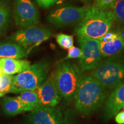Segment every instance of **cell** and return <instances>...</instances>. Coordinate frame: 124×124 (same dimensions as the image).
<instances>
[{"mask_svg":"<svg viewBox=\"0 0 124 124\" xmlns=\"http://www.w3.org/2000/svg\"><path fill=\"white\" fill-rule=\"evenodd\" d=\"M106 98V89L91 75H80L73 100L76 110L89 116L99 109Z\"/></svg>","mask_w":124,"mask_h":124,"instance_id":"6da1fadb","label":"cell"},{"mask_svg":"<svg viewBox=\"0 0 124 124\" xmlns=\"http://www.w3.org/2000/svg\"><path fill=\"white\" fill-rule=\"evenodd\" d=\"M115 17L110 10L89 7L84 17L76 27L78 36L100 39L110 30Z\"/></svg>","mask_w":124,"mask_h":124,"instance_id":"7a4b0ae2","label":"cell"},{"mask_svg":"<svg viewBox=\"0 0 124 124\" xmlns=\"http://www.w3.org/2000/svg\"><path fill=\"white\" fill-rule=\"evenodd\" d=\"M116 56L101 61L91 70L90 75L106 89H115L124 82V60Z\"/></svg>","mask_w":124,"mask_h":124,"instance_id":"3957f363","label":"cell"},{"mask_svg":"<svg viewBox=\"0 0 124 124\" xmlns=\"http://www.w3.org/2000/svg\"><path fill=\"white\" fill-rule=\"evenodd\" d=\"M49 64L46 61L31 65L22 72L13 76L12 93L20 94L26 91H36L46 80Z\"/></svg>","mask_w":124,"mask_h":124,"instance_id":"277c9868","label":"cell"},{"mask_svg":"<svg viewBox=\"0 0 124 124\" xmlns=\"http://www.w3.org/2000/svg\"><path fill=\"white\" fill-rule=\"evenodd\" d=\"M81 74L79 66L70 62H62L57 67L54 81L61 97L67 101L73 100Z\"/></svg>","mask_w":124,"mask_h":124,"instance_id":"5b68a950","label":"cell"},{"mask_svg":"<svg viewBox=\"0 0 124 124\" xmlns=\"http://www.w3.org/2000/svg\"><path fill=\"white\" fill-rule=\"evenodd\" d=\"M78 38L82 51L81 57L79 59L78 66L82 73L94 69L101 61L102 56L98 39L83 36H78Z\"/></svg>","mask_w":124,"mask_h":124,"instance_id":"8992f818","label":"cell"},{"mask_svg":"<svg viewBox=\"0 0 124 124\" xmlns=\"http://www.w3.org/2000/svg\"><path fill=\"white\" fill-rule=\"evenodd\" d=\"M88 8V7H60L51 11L47 20L58 28L72 25L81 21Z\"/></svg>","mask_w":124,"mask_h":124,"instance_id":"52a82bcc","label":"cell"},{"mask_svg":"<svg viewBox=\"0 0 124 124\" xmlns=\"http://www.w3.org/2000/svg\"><path fill=\"white\" fill-rule=\"evenodd\" d=\"M52 35L49 29L34 25L17 31L10 38L14 42L27 48L48 40Z\"/></svg>","mask_w":124,"mask_h":124,"instance_id":"ba28073f","label":"cell"},{"mask_svg":"<svg viewBox=\"0 0 124 124\" xmlns=\"http://www.w3.org/2000/svg\"><path fill=\"white\" fill-rule=\"evenodd\" d=\"M14 12L17 26L26 28L39 23V12L31 0H16Z\"/></svg>","mask_w":124,"mask_h":124,"instance_id":"9c48e42d","label":"cell"},{"mask_svg":"<svg viewBox=\"0 0 124 124\" xmlns=\"http://www.w3.org/2000/svg\"><path fill=\"white\" fill-rule=\"evenodd\" d=\"M25 124H64L63 115L59 108L41 106L26 116Z\"/></svg>","mask_w":124,"mask_h":124,"instance_id":"30bf717a","label":"cell"},{"mask_svg":"<svg viewBox=\"0 0 124 124\" xmlns=\"http://www.w3.org/2000/svg\"><path fill=\"white\" fill-rule=\"evenodd\" d=\"M102 56H115L124 50V32L120 30H109L99 39Z\"/></svg>","mask_w":124,"mask_h":124,"instance_id":"8fae6325","label":"cell"},{"mask_svg":"<svg viewBox=\"0 0 124 124\" xmlns=\"http://www.w3.org/2000/svg\"><path fill=\"white\" fill-rule=\"evenodd\" d=\"M36 91L42 106L55 107L62 99L53 77L45 80Z\"/></svg>","mask_w":124,"mask_h":124,"instance_id":"7c38bea8","label":"cell"},{"mask_svg":"<svg viewBox=\"0 0 124 124\" xmlns=\"http://www.w3.org/2000/svg\"><path fill=\"white\" fill-rule=\"evenodd\" d=\"M124 104V82L113 90L105 100L103 117L108 121L120 111Z\"/></svg>","mask_w":124,"mask_h":124,"instance_id":"4fadbf2b","label":"cell"},{"mask_svg":"<svg viewBox=\"0 0 124 124\" xmlns=\"http://www.w3.org/2000/svg\"><path fill=\"white\" fill-rule=\"evenodd\" d=\"M31 66L30 62L21 59L0 58V72L16 75L22 72Z\"/></svg>","mask_w":124,"mask_h":124,"instance_id":"5bb4252c","label":"cell"},{"mask_svg":"<svg viewBox=\"0 0 124 124\" xmlns=\"http://www.w3.org/2000/svg\"><path fill=\"white\" fill-rule=\"evenodd\" d=\"M28 51L15 42L0 43V58L21 59L27 57Z\"/></svg>","mask_w":124,"mask_h":124,"instance_id":"9a60e30c","label":"cell"},{"mask_svg":"<svg viewBox=\"0 0 124 124\" xmlns=\"http://www.w3.org/2000/svg\"><path fill=\"white\" fill-rule=\"evenodd\" d=\"M17 98L20 101L24 108V111H30L41 106L36 91H26L20 93Z\"/></svg>","mask_w":124,"mask_h":124,"instance_id":"2e32d148","label":"cell"},{"mask_svg":"<svg viewBox=\"0 0 124 124\" xmlns=\"http://www.w3.org/2000/svg\"><path fill=\"white\" fill-rule=\"evenodd\" d=\"M2 108L8 116H15L24 111V108L17 97H5L3 98Z\"/></svg>","mask_w":124,"mask_h":124,"instance_id":"e0dca14e","label":"cell"},{"mask_svg":"<svg viewBox=\"0 0 124 124\" xmlns=\"http://www.w3.org/2000/svg\"><path fill=\"white\" fill-rule=\"evenodd\" d=\"M10 17V8L5 0L0 1V35L5 33Z\"/></svg>","mask_w":124,"mask_h":124,"instance_id":"ac0fdd59","label":"cell"},{"mask_svg":"<svg viewBox=\"0 0 124 124\" xmlns=\"http://www.w3.org/2000/svg\"><path fill=\"white\" fill-rule=\"evenodd\" d=\"M13 76L0 72V93H12Z\"/></svg>","mask_w":124,"mask_h":124,"instance_id":"d6986e66","label":"cell"},{"mask_svg":"<svg viewBox=\"0 0 124 124\" xmlns=\"http://www.w3.org/2000/svg\"><path fill=\"white\" fill-rule=\"evenodd\" d=\"M108 10L114 15L116 21L124 24V0H116Z\"/></svg>","mask_w":124,"mask_h":124,"instance_id":"ffe728a7","label":"cell"},{"mask_svg":"<svg viewBox=\"0 0 124 124\" xmlns=\"http://www.w3.org/2000/svg\"><path fill=\"white\" fill-rule=\"evenodd\" d=\"M57 43L60 47L65 49H69L74 46V36L66 34H58L56 37Z\"/></svg>","mask_w":124,"mask_h":124,"instance_id":"44dd1931","label":"cell"},{"mask_svg":"<svg viewBox=\"0 0 124 124\" xmlns=\"http://www.w3.org/2000/svg\"><path fill=\"white\" fill-rule=\"evenodd\" d=\"M63 120L64 124H80L79 122L78 121L74 111L70 109L65 111Z\"/></svg>","mask_w":124,"mask_h":124,"instance_id":"7402d4cb","label":"cell"},{"mask_svg":"<svg viewBox=\"0 0 124 124\" xmlns=\"http://www.w3.org/2000/svg\"><path fill=\"white\" fill-rule=\"evenodd\" d=\"M116 0H95L93 6L97 8L108 10Z\"/></svg>","mask_w":124,"mask_h":124,"instance_id":"603a6c76","label":"cell"},{"mask_svg":"<svg viewBox=\"0 0 124 124\" xmlns=\"http://www.w3.org/2000/svg\"><path fill=\"white\" fill-rule=\"evenodd\" d=\"M82 51L80 48L72 46L68 49V54L64 60L72 59H79L81 57Z\"/></svg>","mask_w":124,"mask_h":124,"instance_id":"cb8c5ba5","label":"cell"},{"mask_svg":"<svg viewBox=\"0 0 124 124\" xmlns=\"http://www.w3.org/2000/svg\"><path fill=\"white\" fill-rule=\"evenodd\" d=\"M36 1L40 7L48 8L54 5L60 0H36Z\"/></svg>","mask_w":124,"mask_h":124,"instance_id":"d4e9b609","label":"cell"},{"mask_svg":"<svg viewBox=\"0 0 124 124\" xmlns=\"http://www.w3.org/2000/svg\"><path fill=\"white\" fill-rule=\"evenodd\" d=\"M115 121L117 124H124V110L119 111L116 114Z\"/></svg>","mask_w":124,"mask_h":124,"instance_id":"484cf974","label":"cell"},{"mask_svg":"<svg viewBox=\"0 0 124 124\" xmlns=\"http://www.w3.org/2000/svg\"><path fill=\"white\" fill-rule=\"evenodd\" d=\"M4 95H5V94H3V93H0V98L3 97V96H4Z\"/></svg>","mask_w":124,"mask_h":124,"instance_id":"4316f807","label":"cell"},{"mask_svg":"<svg viewBox=\"0 0 124 124\" xmlns=\"http://www.w3.org/2000/svg\"><path fill=\"white\" fill-rule=\"evenodd\" d=\"M81 1H91V0H81Z\"/></svg>","mask_w":124,"mask_h":124,"instance_id":"83f0119b","label":"cell"},{"mask_svg":"<svg viewBox=\"0 0 124 124\" xmlns=\"http://www.w3.org/2000/svg\"><path fill=\"white\" fill-rule=\"evenodd\" d=\"M122 108H124V105H123V106H122Z\"/></svg>","mask_w":124,"mask_h":124,"instance_id":"f1b7e54d","label":"cell"}]
</instances>
